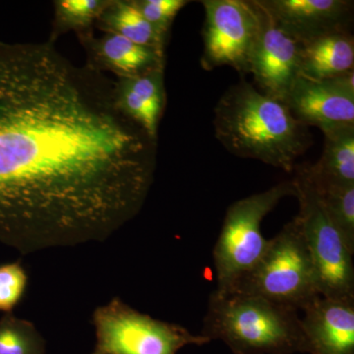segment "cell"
I'll list each match as a JSON object with an SVG mask.
<instances>
[{"label":"cell","mask_w":354,"mask_h":354,"mask_svg":"<svg viewBox=\"0 0 354 354\" xmlns=\"http://www.w3.org/2000/svg\"><path fill=\"white\" fill-rule=\"evenodd\" d=\"M157 139L115 81L51 41H0V242L22 255L104 242L143 208Z\"/></svg>","instance_id":"1"},{"label":"cell","mask_w":354,"mask_h":354,"mask_svg":"<svg viewBox=\"0 0 354 354\" xmlns=\"http://www.w3.org/2000/svg\"><path fill=\"white\" fill-rule=\"evenodd\" d=\"M216 139L239 158L295 171V162L311 146L308 127L283 102L263 94L245 80L232 86L215 109Z\"/></svg>","instance_id":"2"},{"label":"cell","mask_w":354,"mask_h":354,"mask_svg":"<svg viewBox=\"0 0 354 354\" xmlns=\"http://www.w3.org/2000/svg\"><path fill=\"white\" fill-rule=\"evenodd\" d=\"M201 335L234 354L306 353L297 310L239 292L209 295Z\"/></svg>","instance_id":"3"},{"label":"cell","mask_w":354,"mask_h":354,"mask_svg":"<svg viewBox=\"0 0 354 354\" xmlns=\"http://www.w3.org/2000/svg\"><path fill=\"white\" fill-rule=\"evenodd\" d=\"M232 292L265 298L297 311L320 297L315 266L297 218L269 239L259 262Z\"/></svg>","instance_id":"4"},{"label":"cell","mask_w":354,"mask_h":354,"mask_svg":"<svg viewBox=\"0 0 354 354\" xmlns=\"http://www.w3.org/2000/svg\"><path fill=\"white\" fill-rule=\"evenodd\" d=\"M288 196H295L292 180L230 205L214 247L216 292H232L239 279L259 262L269 244L261 232L262 221Z\"/></svg>","instance_id":"5"},{"label":"cell","mask_w":354,"mask_h":354,"mask_svg":"<svg viewBox=\"0 0 354 354\" xmlns=\"http://www.w3.org/2000/svg\"><path fill=\"white\" fill-rule=\"evenodd\" d=\"M295 171L292 183L299 203L295 218L315 266L321 295L354 298L353 254L328 215L308 165H297Z\"/></svg>","instance_id":"6"},{"label":"cell","mask_w":354,"mask_h":354,"mask_svg":"<svg viewBox=\"0 0 354 354\" xmlns=\"http://www.w3.org/2000/svg\"><path fill=\"white\" fill-rule=\"evenodd\" d=\"M93 324L97 342L92 354H177L184 346L211 342L183 326L141 313L118 297L95 310Z\"/></svg>","instance_id":"7"},{"label":"cell","mask_w":354,"mask_h":354,"mask_svg":"<svg viewBox=\"0 0 354 354\" xmlns=\"http://www.w3.org/2000/svg\"><path fill=\"white\" fill-rule=\"evenodd\" d=\"M201 3L205 9L203 68L230 66L239 73H249L261 24L255 0H204Z\"/></svg>","instance_id":"8"},{"label":"cell","mask_w":354,"mask_h":354,"mask_svg":"<svg viewBox=\"0 0 354 354\" xmlns=\"http://www.w3.org/2000/svg\"><path fill=\"white\" fill-rule=\"evenodd\" d=\"M283 104L300 123L323 133L354 127V71L321 81L299 76Z\"/></svg>","instance_id":"9"},{"label":"cell","mask_w":354,"mask_h":354,"mask_svg":"<svg viewBox=\"0 0 354 354\" xmlns=\"http://www.w3.org/2000/svg\"><path fill=\"white\" fill-rule=\"evenodd\" d=\"M260 12V31L249 64V73L263 94L285 102L300 76L301 44L281 29L255 0Z\"/></svg>","instance_id":"10"},{"label":"cell","mask_w":354,"mask_h":354,"mask_svg":"<svg viewBox=\"0 0 354 354\" xmlns=\"http://www.w3.org/2000/svg\"><path fill=\"white\" fill-rule=\"evenodd\" d=\"M286 34L300 44L337 31H351L349 0H257Z\"/></svg>","instance_id":"11"},{"label":"cell","mask_w":354,"mask_h":354,"mask_svg":"<svg viewBox=\"0 0 354 354\" xmlns=\"http://www.w3.org/2000/svg\"><path fill=\"white\" fill-rule=\"evenodd\" d=\"M302 311L306 353L354 354V298L320 295Z\"/></svg>","instance_id":"12"},{"label":"cell","mask_w":354,"mask_h":354,"mask_svg":"<svg viewBox=\"0 0 354 354\" xmlns=\"http://www.w3.org/2000/svg\"><path fill=\"white\" fill-rule=\"evenodd\" d=\"M118 106L128 118L153 139L165 104L164 68H157L115 81Z\"/></svg>","instance_id":"13"},{"label":"cell","mask_w":354,"mask_h":354,"mask_svg":"<svg viewBox=\"0 0 354 354\" xmlns=\"http://www.w3.org/2000/svg\"><path fill=\"white\" fill-rule=\"evenodd\" d=\"M92 64L102 70L111 69L118 76L132 77L157 68H164L165 53L133 43L115 32H106L101 39H86Z\"/></svg>","instance_id":"14"},{"label":"cell","mask_w":354,"mask_h":354,"mask_svg":"<svg viewBox=\"0 0 354 354\" xmlns=\"http://www.w3.org/2000/svg\"><path fill=\"white\" fill-rule=\"evenodd\" d=\"M354 39L351 31L322 35L301 43L300 76L321 81L353 70Z\"/></svg>","instance_id":"15"},{"label":"cell","mask_w":354,"mask_h":354,"mask_svg":"<svg viewBox=\"0 0 354 354\" xmlns=\"http://www.w3.org/2000/svg\"><path fill=\"white\" fill-rule=\"evenodd\" d=\"M324 136L322 156L308 165L310 176L318 184H354V127L337 128Z\"/></svg>","instance_id":"16"},{"label":"cell","mask_w":354,"mask_h":354,"mask_svg":"<svg viewBox=\"0 0 354 354\" xmlns=\"http://www.w3.org/2000/svg\"><path fill=\"white\" fill-rule=\"evenodd\" d=\"M100 19L106 32L165 53L167 37L158 32L140 12L134 1H111Z\"/></svg>","instance_id":"17"},{"label":"cell","mask_w":354,"mask_h":354,"mask_svg":"<svg viewBox=\"0 0 354 354\" xmlns=\"http://www.w3.org/2000/svg\"><path fill=\"white\" fill-rule=\"evenodd\" d=\"M314 183L316 184L320 192L328 215L339 234L344 237L349 250L353 254L354 184L337 185V184H318L315 181Z\"/></svg>","instance_id":"18"},{"label":"cell","mask_w":354,"mask_h":354,"mask_svg":"<svg viewBox=\"0 0 354 354\" xmlns=\"http://www.w3.org/2000/svg\"><path fill=\"white\" fill-rule=\"evenodd\" d=\"M0 354H46V342L32 322L4 314L0 319Z\"/></svg>","instance_id":"19"},{"label":"cell","mask_w":354,"mask_h":354,"mask_svg":"<svg viewBox=\"0 0 354 354\" xmlns=\"http://www.w3.org/2000/svg\"><path fill=\"white\" fill-rule=\"evenodd\" d=\"M111 1L104 0H59L55 1V20L62 29H83L101 17Z\"/></svg>","instance_id":"20"},{"label":"cell","mask_w":354,"mask_h":354,"mask_svg":"<svg viewBox=\"0 0 354 354\" xmlns=\"http://www.w3.org/2000/svg\"><path fill=\"white\" fill-rule=\"evenodd\" d=\"M28 279L20 261L0 265V311L12 313L24 297Z\"/></svg>","instance_id":"21"},{"label":"cell","mask_w":354,"mask_h":354,"mask_svg":"<svg viewBox=\"0 0 354 354\" xmlns=\"http://www.w3.org/2000/svg\"><path fill=\"white\" fill-rule=\"evenodd\" d=\"M134 2L146 20L165 37L177 14L189 3L186 0H134Z\"/></svg>","instance_id":"22"}]
</instances>
